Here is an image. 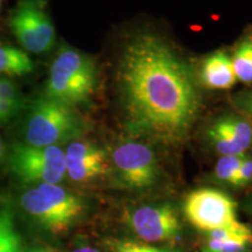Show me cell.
Wrapping results in <instances>:
<instances>
[{"mask_svg":"<svg viewBox=\"0 0 252 252\" xmlns=\"http://www.w3.org/2000/svg\"><path fill=\"white\" fill-rule=\"evenodd\" d=\"M127 130L166 144L181 143L200 111L190 69L162 37L135 35L123 49L117 69Z\"/></svg>","mask_w":252,"mask_h":252,"instance_id":"cell-1","label":"cell"},{"mask_svg":"<svg viewBox=\"0 0 252 252\" xmlns=\"http://www.w3.org/2000/svg\"><path fill=\"white\" fill-rule=\"evenodd\" d=\"M75 108L42 94L33 99L25 115L24 143L32 146H60L75 141L86 131Z\"/></svg>","mask_w":252,"mask_h":252,"instance_id":"cell-2","label":"cell"},{"mask_svg":"<svg viewBox=\"0 0 252 252\" xmlns=\"http://www.w3.org/2000/svg\"><path fill=\"white\" fill-rule=\"evenodd\" d=\"M97 82L94 60L74 47L63 45L53 60L43 94L75 108L93 97Z\"/></svg>","mask_w":252,"mask_h":252,"instance_id":"cell-3","label":"cell"},{"mask_svg":"<svg viewBox=\"0 0 252 252\" xmlns=\"http://www.w3.org/2000/svg\"><path fill=\"white\" fill-rule=\"evenodd\" d=\"M20 206L37 224L56 235L68 231L84 212L77 195L48 184L27 188L20 196Z\"/></svg>","mask_w":252,"mask_h":252,"instance_id":"cell-4","label":"cell"},{"mask_svg":"<svg viewBox=\"0 0 252 252\" xmlns=\"http://www.w3.org/2000/svg\"><path fill=\"white\" fill-rule=\"evenodd\" d=\"M7 165L25 185H59L65 176L64 152L60 146L40 147L18 141L9 147Z\"/></svg>","mask_w":252,"mask_h":252,"instance_id":"cell-5","label":"cell"},{"mask_svg":"<svg viewBox=\"0 0 252 252\" xmlns=\"http://www.w3.org/2000/svg\"><path fill=\"white\" fill-rule=\"evenodd\" d=\"M8 27L23 50L41 55L55 45L54 24L42 7L33 0H20L12 9Z\"/></svg>","mask_w":252,"mask_h":252,"instance_id":"cell-6","label":"cell"},{"mask_svg":"<svg viewBox=\"0 0 252 252\" xmlns=\"http://www.w3.org/2000/svg\"><path fill=\"white\" fill-rule=\"evenodd\" d=\"M185 214L195 228L209 232L237 222V204L229 195L213 188L191 191L185 201Z\"/></svg>","mask_w":252,"mask_h":252,"instance_id":"cell-7","label":"cell"},{"mask_svg":"<svg viewBox=\"0 0 252 252\" xmlns=\"http://www.w3.org/2000/svg\"><path fill=\"white\" fill-rule=\"evenodd\" d=\"M112 160L119 178L126 187H151L158 178V160L147 145L139 141H124L116 147Z\"/></svg>","mask_w":252,"mask_h":252,"instance_id":"cell-8","label":"cell"},{"mask_svg":"<svg viewBox=\"0 0 252 252\" xmlns=\"http://www.w3.org/2000/svg\"><path fill=\"white\" fill-rule=\"evenodd\" d=\"M130 223L135 235L149 243L172 242L180 234V222L171 204L138 208L131 214Z\"/></svg>","mask_w":252,"mask_h":252,"instance_id":"cell-9","label":"cell"},{"mask_svg":"<svg viewBox=\"0 0 252 252\" xmlns=\"http://www.w3.org/2000/svg\"><path fill=\"white\" fill-rule=\"evenodd\" d=\"M65 174L75 182H88L108 172L106 154L90 141L75 140L64 152Z\"/></svg>","mask_w":252,"mask_h":252,"instance_id":"cell-10","label":"cell"},{"mask_svg":"<svg viewBox=\"0 0 252 252\" xmlns=\"http://www.w3.org/2000/svg\"><path fill=\"white\" fill-rule=\"evenodd\" d=\"M208 138L222 156H243L252 144V125L239 116H223L210 126Z\"/></svg>","mask_w":252,"mask_h":252,"instance_id":"cell-11","label":"cell"},{"mask_svg":"<svg viewBox=\"0 0 252 252\" xmlns=\"http://www.w3.org/2000/svg\"><path fill=\"white\" fill-rule=\"evenodd\" d=\"M201 83L210 90H228L236 83L231 56L217 50L203 60L200 70Z\"/></svg>","mask_w":252,"mask_h":252,"instance_id":"cell-12","label":"cell"},{"mask_svg":"<svg viewBox=\"0 0 252 252\" xmlns=\"http://www.w3.org/2000/svg\"><path fill=\"white\" fill-rule=\"evenodd\" d=\"M34 70V62L28 53L17 47L0 43V74L24 76Z\"/></svg>","mask_w":252,"mask_h":252,"instance_id":"cell-13","label":"cell"},{"mask_svg":"<svg viewBox=\"0 0 252 252\" xmlns=\"http://www.w3.org/2000/svg\"><path fill=\"white\" fill-rule=\"evenodd\" d=\"M236 80L242 83H252V37H247L236 47L231 56Z\"/></svg>","mask_w":252,"mask_h":252,"instance_id":"cell-14","label":"cell"},{"mask_svg":"<svg viewBox=\"0 0 252 252\" xmlns=\"http://www.w3.org/2000/svg\"><path fill=\"white\" fill-rule=\"evenodd\" d=\"M252 248V237H234L223 241L207 239L203 252H249Z\"/></svg>","mask_w":252,"mask_h":252,"instance_id":"cell-15","label":"cell"},{"mask_svg":"<svg viewBox=\"0 0 252 252\" xmlns=\"http://www.w3.org/2000/svg\"><path fill=\"white\" fill-rule=\"evenodd\" d=\"M243 156H222L217 161L214 175L219 181L232 185L236 174H237L239 166H241Z\"/></svg>","mask_w":252,"mask_h":252,"instance_id":"cell-16","label":"cell"},{"mask_svg":"<svg viewBox=\"0 0 252 252\" xmlns=\"http://www.w3.org/2000/svg\"><path fill=\"white\" fill-rule=\"evenodd\" d=\"M18 232L15 231L13 214L7 208L0 209V245L19 241Z\"/></svg>","mask_w":252,"mask_h":252,"instance_id":"cell-17","label":"cell"},{"mask_svg":"<svg viewBox=\"0 0 252 252\" xmlns=\"http://www.w3.org/2000/svg\"><path fill=\"white\" fill-rule=\"evenodd\" d=\"M25 109L23 99H0V123L8 122Z\"/></svg>","mask_w":252,"mask_h":252,"instance_id":"cell-18","label":"cell"},{"mask_svg":"<svg viewBox=\"0 0 252 252\" xmlns=\"http://www.w3.org/2000/svg\"><path fill=\"white\" fill-rule=\"evenodd\" d=\"M252 181V157L244 156L232 185L234 187H244Z\"/></svg>","mask_w":252,"mask_h":252,"instance_id":"cell-19","label":"cell"},{"mask_svg":"<svg viewBox=\"0 0 252 252\" xmlns=\"http://www.w3.org/2000/svg\"><path fill=\"white\" fill-rule=\"evenodd\" d=\"M0 99H23L19 87L9 78H0Z\"/></svg>","mask_w":252,"mask_h":252,"instance_id":"cell-20","label":"cell"},{"mask_svg":"<svg viewBox=\"0 0 252 252\" xmlns=\"http://www.w3.org/2000/svg\"><path fill=\"white\" fill-rule=\"evenodd\" d=\"M117 252H167V250L146 244L134 243V242H123L118 244Z\"/></svg>","mask_w":252,"mask_h":252,"instance_id":"cell-21","label":"cell"},{"mask_svg":"<svg viewBox=\"0 0 252 252\" xmlns=\"http://www.w3.org/2000/svg\"><path fill=\"white\" fill-rule=\"evenodd\" d=\"M237 102L242 110L245 112V115L248 116V118H250V124L252 125V91L242 94L237 99Z\"/></svg>","mask_w":252,"mask_h":252,"instance_id":"cell-22","label":"cell"},{"mask_svg":"<svg viewBox=\"0 0 252 252\" xmlns=\"http://www.w3.org/2000/svg\"><path fill=\"white\" fill-rule=\"evenodd\" d=\"M0 252H24L23 248H21V241L12 242V243H7L4 245H0Z\"/></svg>","mask_w":252,"mask_h":252,"instance_id":"cell-23","label":"cell"},{"mask_svg":"<svg viewBox=\"0 0 252 252\" xmlns=\"http://www.w3.org/2000/svg\"><path fill=\"white\" fill-rule=\"evenodd\" d=\"M71 252H99V251L97 250V249H94V248L88 247V245H83V247L76 248L75 250H72Z\"/></svg>","mask_w":252,"mask_h":252,"instance_id":"cell-24","label":"cell"},{"mask_svg":"<svg viewBox=\"0 0 252 252\" xmlns=\"http://www.w3.org/2000/svg\"><path fill=\"white\" fill-rule=\"evenodd\" d=\"M5 145H4V141H2L1 138H0V160H1V158L4 157L5 154Z\"/></svg>","mask_w":252,"mask_h":252,"instance_id":"cell-25","label":"cell"},{"mask_svg":"<svg viewBox=\"0 0 252 252\" xmlns=\"http://www.w3.org/2000/svg\"><path fill=\"white\" fill-rule=\"evenodd\" d=\"M28 252H49L45 250V249H40V248H35V249H32V250H30Z\"/></svg>","mask_w":252,"mask_h":252,"instance_id":"cell-26","label":"cell"},{"mask_svg":"<svg viewBox=\"0 0 252 252\" xmlns=\"http://www.w3.org/2000/svg\"><path fill=\"white\" fill-rule=\"evenodd\" d=\"M0 8H1V0H0Z\"/></svg>","mask_w":252,"mask_h":252,"instance_id":"cell-27","label":"cell"}]
</instances>
